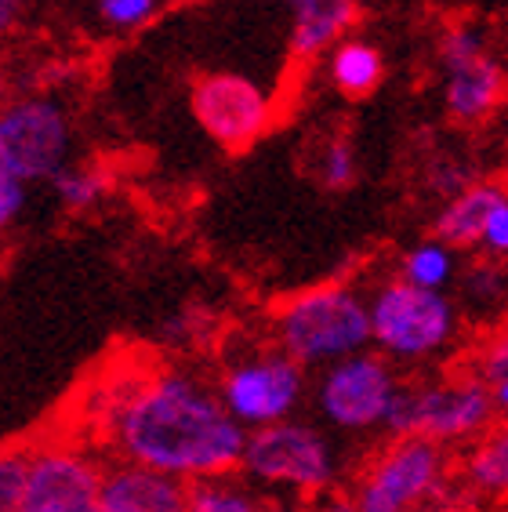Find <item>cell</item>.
Returning <instances> with one entry per match:
<instances>
[{"label":"cell","mask_w":508,"mask_h":512,"mask_svg":"<svg viewBox=\"0 0 508 512\" xmlns=\"http://www.w3.org/2000/svg\"><path fill=\"white\" fill-rule=\"evenodd\" d=\"M164 0H98V19L113 33H138L160 15Z\"/></svg>","instance_id":"obj_23"},{"label":"cell","mask_w":508,"mask_h":512,"mask_svg":"<svg viewBox=\"0 0 508 512\" xmlns=\"http://www.w3.org/2000/svg\"><path fill=\"white\" fill-rule=\"evenodd\" d=\"M215 389L225 411L233 414L247 433L298 418L305 400L313 396L309 371L276 342L225 360V367L215 378Z\"/></svg>","instance_id":"obj_7"},{"label":"cell","mask_w":508,"mask_h":512,"mask_svg":"<svg viewBox=\"0 0 508 512\" xmlns=\"http://www.w3.org/2000/svg\"><path fill=\"white\" fill-rule=\"evenodd\" d=\"M59 207L73 211V215H84L91 207H98L109 193V175L95 164H69L59 175L48 182Z\"/></svg>","instance_id":"obj_19"},{"label":"cell","mask_w":508,"mask_h":512,"mask_svg":"<svg viewBox=\"0 0 508 512\" xmlns=\"http://www.w3.org/2000/svg\"><path fill=\"white\" fill-rule=\"evenodd\" d=\"M461 251L440 237H425L400 255V273L407 284L429 287V291H454L461 276Z\"/></svg>","instance_id":"obj_18"},{"label":"cell","mask_w":508,"mask_h":512,"mask_svg":"<svg viewBox=\"0 0 508 512\" xmlns=\"http://www.w3.org/2000/svg\"><path fill=\"white\" fill-rule=\"evenodd\" d=\"M323 69H327V80H331V88L338 91V95L360 102L385 84L389 62H385V51H381L374 40L349 33V37L338 40V44L327 51Z\"/></svg>","instance_id":"obj_15"},{"label":"cell","mask_w":508,"mask_h":512,"mask_svg":"<svg viewBox=\"0 0 508 512\" xmlns=\"http://www.w3.org/2000/svg\"><path fill=\"white\" fill-rule=\"evenodd\" d=\"M352 498L360 512H411L458 502L450 451L425 436H389L356 476Z\"/></svg>","instance_id":"obj_6"},{"label":"cell","mask_w":508,"mask_h":512,"mask_svg":"<svg viewBox=\"0 0 508 512\" xmlns=\"http://www.w3.org/2000/svg\"><path fill=\"white\" fill-rule=\"evenodd\" d=\"M26 197H30V182H22L15 171L0 160V233H8L19 215L26 211Z\"/></svg>","instance_id":"obj_26"},{"label":"cell","mask_w":508,"mask_h":512,"mask_svg":"<svg viewBox=\"0 0 508 512\" xmlns=\"http://www.w3.org/2000/svg\"><path fill=\"white\" fill-rule=\"evenodd\" d=\"M106 469L80 447L33 451L26 494L15 512H98Z\"/></svg>","instance_id":"obj_12"},{"label":"cell","mask_w":508,"mask_h":512,"mask_svg":"<svg viewBox=\"0 0 508 512\" xmlns=\"http://www.w3.org/2000/svg\"><path fill=\"white\" fill-rule=\"evenodd\" d=\"M33 469V451H22V447H4L0 451V512H15L26 494V483H30Z\"/></svg>","instance_id":"obj_24"},{"label":"cell","mask_w":508,"mask_h":512,"mask_svg":"<svg viewBox=\"0 0 508 512\" xmlns=\"http://www.w3.org/2000/svg\"><path fill=\"white\" fill-rule=\"evenodd\" d=\"M95 414L120 462L186 483L240 473L247 429L225 411L215 385L189 371L157 367L117 378L95 404Z\"/></svg>","instance_id":"obj_1"},{"label":"cell","mask_w":508,"mask_h":512,"mask_svg":"<svg viewBox=\"0 0 508 512\" xmlns=\"http://www.w3.org/2000/svg\"><path fill=\"white\" fill-rule=\"evenodd\" d=\"M189 512H309V502L269 494L247 476H215L189 487Z\"/></svg>","instance_id":"obj_16"},{"label":"cell","mask_w":508,"mask_h":512,"mask_svg":"<svg viewBox=\"0 0 508 512\" xmlns=\"http://www.w3.org/2000/svg\"><path fill=\"white\" fill-rule=\"evenodd\" d=\"M443 84V113L458 128H483L508 102V73L472 22H454L436 44Z\"/></svg>","instance_id":"obj_9"},{"label":"cell","mask_w":508,"mask_h":512,"mask_svg":"<svg viewBox=\"0 0 508 512\" xmlns=\"http://www.w3.org/2000/svg\"><path fill=\"white\" fill-rule=\"evenodd\" d=\"M313 175L323 189L342 193V189L356 186V178H360V153H356V146H352L345 135L327 138V142L316 149Z\"/></svg>","instance_id":"obj_21"},{"label":"cell","mask_w":508,"mask_h":512,"mask_svg":"<svg viewBox=\"0 0 508 512\" xmlns=\"http://www.w3.org/2000/svg\"><path fill=\"white\" fill-rule=\"evenodd\" d=\"M411 512H458V502H440V505H421V509Z\"/></svg>","instance_id":"obj_31"},{"label":"cell","mask_w":508,"mask_h":512,"mask_svg":"<svg viewBox=\"0 0 508 512\" xmlns=\"http://www.w3.org/2000/svg\"><path fill=\"white\" fill-rule=\"evenodd\" d=\"M189 109L200 131L229 153L251 149L276 120L273 95L240 69H215L196 77L189 88Z\"/></svg>","instance_id":"obj_11"},{"label":"cell","mask_w":508,"mask_h":512,"mask_svg":"<svg viewBox=\"0 0 508 512\" xmlns=\"http://www.w3.org/2000/svg\"><path fill=\"white\" fill-rule=\"evenodd\" d=\"M0 160L22 182H51L73 164V124L51 95H11L0 109Z\"/></svg>","instance_id":"obj_10"},{"label":"cell","mask_w":508,"mask_h":512,"mask_svg":"<svg viewBox=\"0 0 508 512\" xmlns=\"http://www.w3.org/2000/svg\"><path fill=\"white\" fill-rule=\"evenodd\" d=\"M8 99H11V73H8V66L0 62V109L8 106Z\"/></svg>","instance_id":"obj_30"},{"label":"cell","mask_w":508,"mask_h":512,"mask_svg":"<svg viewBox=\"0 0 508 512\" xmlns=\"http://www.w3.org/2000/svg\"><path fill=\"white\" fill-rule=\"evenodd\" d=\"M273 342L305 371H323L371 349V302L349 284L305 287L276 306Z\"/></svg>","instance_id":"obj_2"},{"label":"cell","mask_w":508,"mask_h":512,"mask_svg":"<svg viewBox=\"0 0 508 512\" xmlns=\"http://www.w3.org/2000/svg\"><path fill=\"white\" fill-rule=\"evenodd\" d=\"M400 385L403 378L392 360H385L378 349H363L316 371L309 400L327 429L342 436H371L385 433V418Z\"/></svg>","instance_id":"obj_8"},{"label":"cell","mask_w":508,"mask_h":512,"mask_svg":"<svg viewBox=\"0 0 508 512\" xmlns=\"http://www.w3.org/2000/svg\"><path fill=\"white\" fill-rule=\"evenodd\" d=\"M498 422V407L490 389L476 371H450V375L403 378L400 393L385 418V436H425L440 447H472L490 425Z\"/></svg>","instance_id":"obj_5"},{"label":"cell","mask_w":508,"mask_h":512,"mask_svg":"<svg viewBox=\"0 0 508 512\" xmlns=\"http://www.w3.org/2000/svg\"><path fill=\"white\" fill-rule=\"evenodd\" d=\"M371 349L396 367H425L458 345L461 309L450 291L414 287L389 276L371 295Z\"/></svg>","instance_id":"obj_3"},{"label":"cell","mask_w":508,"mask_h":512,"mask_svg":"<svg viewBox=\"0 0 508 512\" xmlns=\"http://www.w3.org/2000/svg\"><path fill=\"white\" fill-rule=\"evenodd\" d=\"M458 291L465 295V302H472L476 309L501 306L508 295V273L505 262H494V258H479L472 266L461 269L458 276Z\"/></svg>","instance_id":"obj_22"},{"label":"cell","mask_w":508,"mask_h":512,"mask_svg":"<svg viewBox=\"0 0 508 512\" xmlns=\"http://www.w3.org/2000/svg\"><path fill=\"white\" fill-rule=\"evenodd\" d=\"M472 371L490 389V400L498 407V418H508V327L483 338V345L472 353Z\"/></svg>","instance_id":"obj_20"},{"label":"cell","mask_w":508,"mask_h":512,"mask_svg":"<svg viewBox=\"0 0 508 512\" xmlns=\"http://www.w3.org/2000/svg\"><path fill=\"white\" fill-rule=\"evenodd\" d=\"M240 476H247L254 487L269 494L313 502L320 494L338 491L342 451L323 425L287 418V422L247 433Z\"/></svg>","instance_id":"obj_4"},{"label":"cell","mask_w":508,"mask_h":512,"mask_svg":"<svg viewBox=\"0 0 508 512\" xmlns=\"http://www.w3.org/2000/svg\"><path fill=\"white\" fill-rule=\"evenodd\" d=\"M479 251H483V258L508 262V197L490 211L487 226H483V237H479Z\"/></svg>","instance_id":"obj_27"},{"label":"cell","mask_w":508,"mask_h":512,"mask_svg":"<svg viewBox=\"0 0 508 512\" xmlns=\"http://www.w3.org/2000/svg\"><path fill=\"white\" fill-rule=\"evenodd\" d=\"M309 512H360L352 491H327L309 502Z\"/></svg>","instance_id":"obj_28"},{"label":"cell","mask_w":508,"mask_h":512,"mask_svg":"<svg viewBox=\"0 0 508 512\" xmlns=\"http://www.w3.org/2000/svg\"><path fill=\"white\" fill-rule=\"evenodd\" d=\"M508 197L505 178H476L458 197L443 200L432 215V237L447 240L458 251H479V237L487 226L490 211Z\"/></svg>","instance_id":"obj_14"},{"label":"cell","mask_w":508,"mask_h":512,"mask_svg":"<svg viewBox=\"0 0 508 512\" xmlns=\"http://www.w3.org/2000/svg\"><path fill=\"white\" fill-rule=\"evenodd\" d=\"M291 11L287 51L298 62L327 59V51L360 22V0H280Z\"/></svg>","instance_id":"obj_13"},{"label":"cell","mask_w":508,"mask_h":512,"mask_svg":"<svg viewBox=\"0 0 508 512\" xmlns=\"http://www.w3.org/2000/svg\"><path fill=\"white\" fill-rule=\"evenodd\" d=\"M22 8H26V0H0V40L8 37L22 19Z\"/></svg>","instance_id":"obj_29"},{"label":"cell","mask_w":508,"mask_h":512,"mask_svg":"<svg viewBox=\"0 0 508 512\" xmlns=\"http://www.w3.org/2000/svg\"><path fill=\"white\" fill-rule=\"evenodd\" d=\"M465 491L483 498H508V418H498L461 458Z\"/></svg>","instance_id":"obj_17"},{"label":"cell","mask_w":508,"mask_h":512,"mask_svg":"<svg viewBox=\"0 0 508 512\" xmlns=\"http://www.w3.org/2000/svg\"><path fill=\"white\" fill-rule=\"evenodd\" d=\"M476 171H472L469 160H461V157H436L425 168V189H429L432 197H440L450 200V197H458L461 189H469L472 182H476Z\"/></svg>","instance_id":"obj_25"}]
</instances>
